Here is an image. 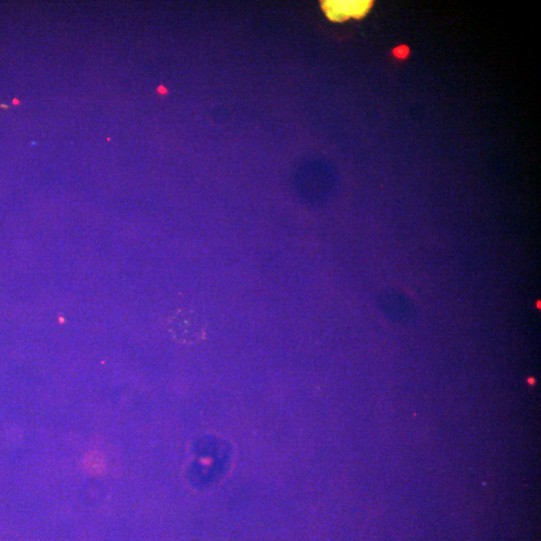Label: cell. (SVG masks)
<instances>
[{
	"label": "cell",
	"mask_w": 541,
	"mask_h": 541,
	"mask_svg": "<svg viewBox=\"0 0 541 541\" xmlns=\"http://www.w3.org/2000/svg\"><path fill=\"white\" fill-rule=\"evenodd\" d=\"M170 330L174 336L185 343H198L205 339L207 326L204 320L192 312H180L171 319Z\"/></svg>",
	"instance_id": "1"
},
{
	"label": "cell",
	"mask_w": 541,
	"mask_h": 541,
	"mask_svg": "<svg viewBox=\"0 0 541 541\" xmlns=\"http://www.w3.org/2000/svg\"><path fill=\"white\" fill-rule=\"evenodd\" d=\"M372 2L368 0H328L322 8L326 17L336 23L350 19H361L370 11Z\"/></svg>",
	"instance_id": "2"
}]
</instances>
